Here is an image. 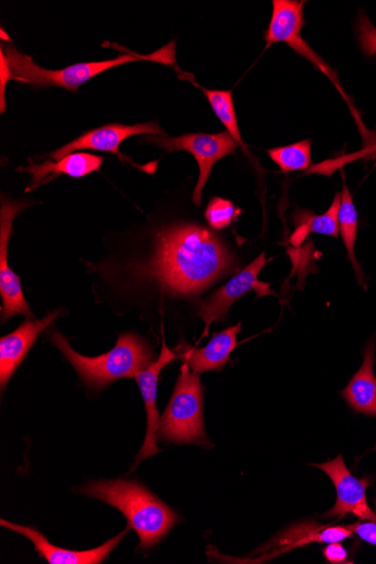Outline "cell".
Here are the masks:
<instances>
[{"label": "cell", "mask_w": 376, "mask_h": 564, "mask_svg": "<svg viewBox=\"0 0 376 564\" xmlns=\"http://www.w3.org/2000/svg\"><path fill=\"white\" fill-rule=\"evenodd\" d=\"M133 135H166L156 122L140 123L134 125H125L120 123L107 124L83 133L81 136L64 145L58 151L50 154L53 161L80 151H96L110 153L118 156L123 163H130L133 167L147 170L132 161L129 157L120 152V146L126 139Z\"/></svg>", "instance_id": "10"}, {"label": "cell", "mask_w": 376, "mask_h": 564, "mask_svg": "<svg viewBox=\"0 0 376 564\" xmlns=\"http://www.w3.org/2000/svg\"><path fill=\"white\" fill-rule=\"evenodd\" d=\"M271 4L272 14L265 34L266 49L275 44L283 43L336 82L330 67L301 37L305 24V3L299 2V0H272Z\"/></svg>", "instance_id": "8"}, {"label": "cell", "mask_w": 376, "mask_h": 564, "mask_svg": "<svg viewBox=\"0 0 376 564\" xmlns=\"http://www.w3.org/2000/svg\"><path fill=\"white\" fill-rule=\"evenodd\" d=\"M324 554L331 563H344L349 557L347 549L339 542L328 544L324 549Z\"/></svg>", "instance_id": "26"}, {"label": "cell", "mask_w": 376, "mask_h": 564, "mask_svg": "<svg viewBox=\"0 0 376 564\" xmlns=\"http://www.w3.org/2000/svg\"><path fill=\"white\" fill-rule=\"evenodd\" d=\"M204 386L199 374L183 363L175 389L160 417L158 437L166 443L210 444L203 417Z\"/></svg>", "instance_id": "5"}, {"label": "cell", "mask_w": 376, "mask_h": 564, "mask_svg": "<svg viewBox=\"0 0 376 564\" xmlns=\"http://www.w3.org/2000/svg\"><path fill=\"white\" fill-rule=\"evenodd\" d=\"M357 39L365 56H376V27L364 13L357 20Z\"/></svg>", "instance_id": "24"}, {"label": "cell", "mask_w": 376, "mask_h": 564, "mask_svg": "<svg viewBox=\"0 0 376 564\" xmlns=\"http://www.w3.org/2000/svg\"><path fill=\"white\" fill-rule=\"evenodd\" d=\"M0 51L5 55L10 63L13 80L32 86L61 87L75 93L92 79L122 64L136 61H153L165 65H174L177 63L175 41L146 56L124 49V55L112 60L80 62L60 70L45 69L34 62L29 56L20 52L11 46H2Z\"/></svg>", "instance_id": "3"}, {"label": "cell", "mask_w": 376, "mask_h": 564, "mask_svg": "<svg viewBox=\"0 0 376 564\" xmlns=\"http://www.w3.org/2000/svg\"><path fill=\"white\" fill-rule=\"evenodd\" d=\"M353 531L348 526H323L316 527L314 530L305 533L294 545H306L316 543H337L350 539Z\"/></svg>", "instance_id": "23"}, {"label": "cell", "mask_w": 376, "mask_h": 564, "mask_svg": "<svg viewBox=\"0 0 376 564\" xmlns=\"http://www.w3.org/2000/svg\"><path fill=\"white\" fill-rule=\"evenodd\" d=\"M80 492L119 509L138 535L142 550L159 543L179 521L178 514L140 482L95 481L82 487Z\"/></svg>", "instance_id": "2"}, {"label": "cell", "mask_w": 376, "mask_h": 564, "mask_svg": "<svg viewBox=\"0 0 376 564\" xmlns=\"http://www.w3.org/2000/svg\"><path fill=\"white\" fill-rule=\"evenodd\" d=\"M146 143L168 153L187 152L196 159L199 176L193 193V202L201 205L202 193L207 185L214 166L228 155L234 154L236 143L226 131L221 133H187L178 137L166 135H144Z\"/></svg>", "instance_id": "6"}, {"label": "cell", "mask_w": 376, "mask_h": 564, "mask_svg": "<svg viewBox=\"0 0 376 564\" xmlns=\"http://www.w3.org/2000/svg\"><path fill=\"white\" fill-rule=\"evenodd\" d=\"M242 214L243 209L235 207L231 201L215 197L209 202L204 217L214 229L225 230L241 217Z\"/></svg>", "instance_id": "22"}, {"label": "cell", "mask_w": 376, "mask_h": 564, "mask_svg": "<svg viewBox=\"0 0 376 564\" xmlns=\"http://www.w3.org/2000/svg\"><path fill=\"white\" fill-rule=\"evenodd\" d=\"M178 73H180V77L191 81L195 87H198L204 93V96L208 98L214 112L226 127L227 132L232 136L235 143L239 146H242L246 152L247 147L242 137L241 130H239L238 127L232 92L204 88L194 82L192 75L183 73L179 68Z\"/></svg>", "instance_id": "20"}, {"label": "cell", "mask_w": 376, "mask_h": 564, "mask_svg": "<svg viewBox=\"0 0 376 564\" xmlns=\"http://www.w3.org/2000/svg\"><path fill=\"white\" fill-rule=\"evenodd\" d=\"M374 505H375V511H376V497H375V500H374Z\"/></svg>", "instance_id": "28"}, {"label": "cell", "mask_w": 376, "mask_h": 564, "mask_svg": "<svg viewBox=\"0 0 376 564\" xmlns=\"http://www.w3.org/2000/svg\"><path fill=\"white\" fill-rule=\"evenodd\" d=\"M51 341L70 361L83 382L95 391L105 389L119 379L135 377L154 362L150 345L140 335H120L116 347L107 355L87 358L78 355L58 332L50 334Z\"/></svg>", "instance_id": "4"}, {"label": "cell", "mask_w": 376, "mask_h": 564, "mask_svg": "<svg viewBox=\"0 0 376 564\" xmlns=\"http://www.w3.org/2000/svg\"><path fill=\"white\" fill-rule=\"evenodd\" d=\"M178 359L179 355L170 350L165 341H162L159 359L156 362H153L147 369L143 370L134 377L136 383L140 385L147 411L146 439L143 448L141 449L138 456L135 458L134 467L145 461L146 458L160 453V448L157 446L158 429L160 422V415L157 409L158 382L162 369Z\"/></svg>", "instance_id": "13"}, {"label": "cell", "mask_w": 376, "mask_h": 564, "mask_svg": "<svg viewBox=\"0 0 376 564\" xmlns=\"http://www.w3.org/2000/svg\"><path fill=\"white\" fill-rule=\"evenodd\" d=\"M242 331V323L216 334L210 343L203 348H192L189 345L178 347L182 350L179 358L194 373L210 371L221 372L231 362L230 355L236 347V336Z\"/></svg>", "instance_id": "15"}, {"label": "cell", "mask_w": 376, "mask_h": 564, "mask_svg": "<svg viewBox=\"0 0 376 564\" xmlns=\"http://www.w3.org/2000/svg\"><path fill=\"white\" fill-rule=\"evenodd\" d=\"M312 146L313 141L307 139L290 146L269 149L267 154L282 172L306 170L312 167Z\"/></svg>", "instance_id": "21"}, {"label": "cell", "mask_w": 376, "mask_h": 564, "mask_svg": "<svg viewBox=\"0 0 376 564\" xmlns=\"http://www.w3.org/2000/svg\"><path fill=\"white\" fill-rule=\"evenodd\" d=\"M0 523H2V526L8 528V530L27 538L34 544L39 555L50 564H100L110 556L130 530V527H128L126 530L118 537L96 549L73 551L50 543L36 528L14 524L5 519L0 520Z\"/></svg>", "instance_id": "12"}, {"label": "cell", "mask_w": 376, "mask_h": 564, "mask_svg": "<svg viewBox=\"0 0 376 564\" xmlns=\"http://www.w3.org/2000/svg\"><path fill=\"white\" fill-rule=\"evenodd\" d=\"M269 262L270 260H267L265 252H263L252 264L234 275L227 285L199 304L197 314L205 325L201 338L209 335L210 327L214 323L223 322L231 305L251 290L257 293V298L275 295L269 290L268 285L258 280L262 269Z\"/></svg>", "instance_id": "7"}, {"label": "cell", "mask_w": 376, "mask_h": 564, "mask_svg": "<svg viewBox=\"0 0 376 564\" xmlns=\"http://www.w3.org/2000/svg\"><path fill=\"white\" fill-rule=\"evenodd\" d=\"M375 339L364 349V361L341 396L355 411L376 417Z\"/></svg>", "instance_id": "17"}, {"label": "cell", "mask_w": 376, "mask_h": 564, "mask_svg": "<svg viewBox=\"0 0 376 564\" xmlns=\"http://www.w3.org/2000/svg\"><path fill=\"white\" fill-rule=\"evenodd\" d=\"M313 467L328 475L337 491L336 505L326 517L343 518L348 514H353L360 519L376 521V513L372 512L366 500L369 479L355 478L347 468L343 456L338 455L331 461L315 464Z\"/></svg>", "instance_id": "11"}, {"label": "cell", "mask_w": 376, "mask_h": 564, "mask_svg": "<svg viewBox=\"0 0 376 564\" xmlns=\"http://www.w3.org/2000/svg\"><path fill=\"white\" fill-rule=\"evenodd\" d=\"M340 196L341 203L338 214L339 233L347 247L349 260L356 273L359 284L364 286V274L355 256V243L359 232V214L353 201V195L345 182L343 190L340 192Z\"/></svg>", "instance_id": "19"}, {"label": "cell", "mask_w": 376, "mask_h": 564, "mask_svg": "<svg viewBox=\"0 0 376 564\" xmlns=\"http://www.w3.org/2000/svg\"><path fill=\"white\" fill-rule=\"evenodd\" d=\"M105 158L86 153H74L59 161L48 160L44 164H33L20 168L32 176L31 188L27 191L36 190L59 178L61 175L71 176L74 179H82L85 176L100 170Z\"/></svg>", "instance_id": "16"}, {"label": "cell", "mask_w": 376, "mask_h": 564, "mask_svg": "<svg viewBox=\"0 0 376 564\" xmlns=\"http://www.w3.org/2000/svg\"><path fill=\"white\" fill-rule=\"evenodd\" d=\"M0 80H2V113L7 110V101H5V88L7 84L10 80H13L10 63L5 57V55L0 51Z\"/></svg>", "instance_id": "27"}, {"label": "cell", "mask_w": 376, "mask_h": 564, "mask_svg": "<svg viewBox=\"0 0 376 564\" xmlns=\"http://www.w3.org/2000/svg\"><path fill=\"white\" fill-rule=\"evenodd\" d=\"M234 268V259L218 236L195 224H180L158 233L153 260L138 266L135 275L155 279L170 295L191 297Z\"/></svg>", "instance_id": "1"}, {"label": "cell", "mask_w": 376, "mask_h": 564, "mask_svg": "<svg viewBox=\"0 0 376 564\" xmlns=\"http://www.w3.org/2000/svg\"><path fill=\"white\" fill-rule=\"evenodd\" d=\"M353 533H356L365 542L376 545V521L355 523L349 525Z\"/></svg>", "instance_id": "25"}, {"label": "cell", "mask_w": 376, "mask_h": 564, "mask_svg": "<svg viewBox=\"0 0 376 564\" xmlns=\"http://www.w3.org/2000/svg\"><path fill=\"white\" fill-rule=\"evenodd\" d=\"M29 203L3 200L0 208V296L3 299V323L14 315L33 319V313L24 298L20 277L9 266V243L13 233V221Z\"/></svg>", "instance_id": "9"}, {"label": "cell", "mask_w": 376, "mask_h": 564, "mask_svg": "<svg viewBox=\"0 0 376 564\" xmlns=\"http://www.w3.org/2000/svg\"><path fill=\"white\" fill-rule=\"evenodd\" d=\"M340 203V193H336L331 205L324 215L316 216L310 213V211H299L294 216L296 229L291 237L292 244L301 247L305 238L311 233L337 238L339 236L338 214Z\"/></svg>", "instance_id": "18"}, {"label": "cell", "mask_w": 376, "mask_h": 564, "mask_svg": "<svg viewBox=\"0 0 376 564\" xmlns=\"http://www.w3.org/2000/svg\"><path fill=\"white\" fill-rule=\"evenodd\" d=\"M60 314L61 310L58 309L49 313L43 321L27 320L14 333L0 338V386H2V393L25 360L34 343Z\"/></svg>", "instance_id": "14"}]
</instances>
